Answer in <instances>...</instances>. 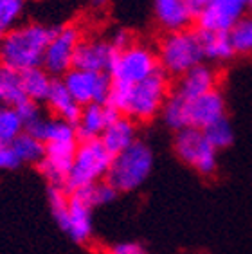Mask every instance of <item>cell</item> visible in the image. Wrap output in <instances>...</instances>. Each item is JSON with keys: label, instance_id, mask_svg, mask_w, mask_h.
<instances>
[{"label": "cell", "instance_id": "cell-3", "mask_svg": "<svg viewBox=\"0 0 252 254\" xmlns=\"http://www.w3.org/2000/svg\"><path fill=\"white\" fill-rule=\"evenodd\" d=\"M153 170V152L144 141H135L128 150L114 157L105 181L119 193H131L148 181Z\"/></svg>", "mask_w": 252, "mask_h": 254}, {"label": "cell", "instance_id": "cell-37", "mask_svg": "<svg viewBox=\"0 0 252 254\" xmlns=\"http://www.w3.org/2000/svg\"><path fill=\"white\" fill-rule=\"evenodd\" d=\"M4 34H5V29L0 25V42H2V38H4Z\"/></svg>", "mask_w": 252, "mask_h": 254}, {"label": "cell", "instance_id": "cell-19", "mask_svg": "<svg viewBox=\"0 0 252 254\" xmlns=\"http://www.w3.org/2000/svg\"><path fill=\"white\" fill-rule=\"evenodd\" d=\"M45 103H47L49 110L54 114V118L67 121L76 127V123L81 116V107L74 101V98L70 96V92L67 90L62 79H54Z\"/></svg>", "mask_w": 252, "mask_h": 254}, {"label": "cell", "instance_id": "cell-11", "mask_svg": "<svg viewBox=\"0 0 252 254\" xmlns=\"http://www.w3.org/2000/svg\"><path fill=\"white\" fill-rule=\"evenodd\" d=\"M79 142H49L45 144V157L38 164V171L42 173L49 186H65L70 168H72L76 150Z\"/></svg>", "mask_w": 252, "mask_h": 254}, {"label": "cell", "instance_id": "cell-1", "mask_svg": "<svg viewBox=\"0 0 252 254\" xmlns=\"http://www.w3.org/2000/svg\"><path fill=\"white\" fill-rule=\"evenodd\" d=\"M170 98V81L162 70L137 85H114L108 98V105L131 121H151L157 118L164 103Z\"/></svg>", "mask_w": 252, "mask_h": 254}, {"label": "cell", "instance_id": "cell-26", "mask_svg": "<svg viewBox=\"0 0 252 254\" xmlns=\"http://www.w3.org/2000/svg\"><path fill=\"white\" fill-rule=\"evenodd\" d=\"M236 54H252V15H243L229 31Z\"/></svg>", "mask_w": 252, "mask_h": 254}, {"label": "cell", "instance_id": "cell-4", "mask_svg": "<svg viewBox=\"0 0 252 254\" xmlns=\"http://www.w3.org/2000/svg\"><path fill=\"white\" fill-rule=\"evenodd\" d=\"M157 56L160 70L166 76H184L193 67L204 64L198 33L191 29L166 33L160 40Z\"/></svg>", "mask_w": 252, "mask_h": 254}, {"label": "cell", "instance_id": "cell-34", "mask_svg": "<svg viewBox=\"0 0 252 254\" xmlns=\"http://www.w3.org/2000/svg\"><path fill=\"white\" fill-rule=\"evenodd\" d=\"M110 44L116 51H121V49H126L128 45L133 44V40H131V34L126 29H117L116 33L112 34Z\"/></svg>", "mask_w": 252, "mask_h": 254}, {"label": "cell", "instance_id": "cell-13", "mask_svg": "<svg viewBox=\"0 0 252 254\" xmlns=\"http://www.w3.org/2000/svg\"><path fill=\"white\" fill-rule=\"evenodd\" d=\"M117 51L112 47L110 40H81L74 58V68L92 70V72H108Z\"/></svg>", "mask_w": 252, "mask_h": 254}, {"label": "cell", "instance_id": "cell-25", "mask_svg": "<svg viewBox=\"0 0 252 254\" xmlns=\"http://www.w3.org/2000/svg\"><path fill=\"white\" fill-rule=\"evenodd\" d=\"M162 121L168 128L175 130V132H180L188 128V119H186V99L179 94H170L168 101L164 103V108H162Z\"/></svg>", "mask_w": 252, "mask_h": 254}, {"label": "cell", "instance_id": "cell-33", "mask_svg": "<svg viewBox=\"0 0 252 254\" xmlns=\"http://www.w3.org/2000/svg\"><path fill=\"white\" fill-rule=\"evenodd\" d=\"M108 254H144V249L137 242H121V244L112 245Z\"/></svg>", "mask_w": 252, "mask_h": 254}, {"label": "cell", "instance_id": "cell-9", "mask_svg": "<svg viewBox=\"0 0 252 254\" xmlns=\"http://www.w3.org/2000/svg\"><path fill=\"white\" fill-rule=\"evenodd\" d=\"M81 33L74 25H62L56 27L53 33V38L49 42L47 49L44 54V64L42 67L51 76H65L68 70L74 68V58L78 45L81 44Z\"/></svg>", "mask_w": 252, "mask_h": 254}, {"label": "cell", "instance_id": "cell-7", "mask_svg": "<svg viewBox=\"0 0 252 254\" xmlns=\"http://www.w3.org/2000/svg\"><path fill=\"white\" fill-rule=\"evenodd\" d=\"M173 150L186 166L193 168L202 177H211L218 170V150L207 141L204 130L184 128L177 132Z\"/></svg>", "mask_w": 252, "mask_h": 254}, {"label": "cell", "instance_id": "cell-5", "mask_svg": "<svg viewBox=\"0 0 252 254\" xmlns=\"http://www.w3.org/2000/svg\"><path fill=\"white\" fill-rule=\"evenodd\" d=\"M112 161H114V155L105 148L101 139L79 141L72 168L63 188L68 193H74L81 188L105 181L112 166Z\"/></svg>", "mask_w": 252, "mask_h": 254}, {"label": "cell", "instance_id": "cell-16", "mask_svg": "<svg viewBox=\"0 0 252 254\" xmlns=\"http://www.w3.org/2000/svg\"><path fill=\"white\" fill-rule=\"evenodd\" d=\"M216 83H218L216 70L207 64H200L188 70L184 76H180L175 94H179L186 99H194L216 90Z\"/></svg>", "mask_w": 252, "mask_h": 254}, {"label": "cell", "instance_id": "cell-36", "mask_svg": "<svg viewBox=\"0 0 252 254\" xmlns=\"http://www.w3.org/2000/svg\"><path fill=\"white\" fill-rule=\"evenodd\" d=\"M105 4H107V0H92L94 7H103Z\"/></svg>", "mask_w": 252, "mask_h": 254}, {"label": "cell", "instance_id": "cell-38", "mask_svg": "<svg viewBox=\"0 0 252 254\" xmlns=\"http://www.w3.org/2000/svg\"><path fill=\"white\" fill-rule=\"evenodd\" d=\"M251 5H252V0H251Z\"/></svg>", "mask_w": 252, "mask_h": 254}, {"label": "cell", "instance_id": "cell-10", "mask_svg": "<svg viewBox=\"0 0 252 254\" xmlns=\"http://www.w3.org/2000/svg\"><path fill=\"white\" fill-rule=\"evenodd\" d=\"M251 0H211V4L196 16L198 29L229 33L231 27L245 15Z\"/></svg>", "mask_w": 252, "mask_h": 254}, {"label": "cell", "instance_id": "cell-6", "mask_svg": "<svg viewBox=\"0 0 252 254\" xmlns=\"http://www.w3.org/2000/svg\"><path fill=\"white\" fill-rule=\"evenodd\" d=\"M159 56L151 47L144 44L128 45L126 49L117 51L114 56L108 74L114 85H137L159 72Z\"/></svg>", "mask_w": 252, "mask_h": 254}, {"label": "cell", "instance_id": "cell-31", "mask_svg": "<svg viewBox=\"0 0 252 254\" xmlns=\"http://www.w3.org/2000/svg\"><path fill=\"white\" fill-rule=\"evenodd\" d=\"M16 112H18L20 119L24 123V130L44 118V112H42V108H40V103L31 101V99H25L24 103H20L18 107H16Z\"/></svg>", "mask_w": 252, "mask_h": 254}, {"label": "cell", "instance_id": "cell-18", "mask_svg": "<svg viewBox=\"0 0 252 254\" xmlns=\"http://www.w3.org/2000/svg\"><path fill=\"white\" fill-rule=\"evenodd\" d=\"M135 141H139L135 121H131L125 116H119L101 135V142L114 157L128 150Z\"/></svg>", "mask_w": 252, "mask_h": 254}, {"label": "cell", "instance_id": "cell-27", "mask_svg": "<svg viewBox=\"0 0 252 254\" xmlns=\"http://www.w3.org/2000/svg\"><path fill=\"white\" fill-rule=\"evenodd\" d=\"M20 133H24V123L20 119L16 108L0 105V142L13 144Z\"/></svg>", "mask_w": 252, "mask_h": 254}, {"label": "cell", "instance_id": "cell-22", "mask_svg": "<svg viewBox=\"0 0 252 254\" xmlns=\"http://www.w3.org/2000/svg\"><path fill=\"white\" fill-rule=\"evenodd\" d=\"M25 99L20 72L0 64V105L16 108Z\"/></svg>", "mask_w": 252, "mask_h": 254}, {"label": "cell", "instance_id": "cell-14", "mask_svg": "<svg viewBox=\"0 0 252 254\" xmlns=\"http://www.w3.org/2000/svg\"><path fill=\"white\" fill-rule=\"evenodd\" d=\"M121 114L116 108L103 103V105H88L81 108V116L76 123V132H78L79 141H92V139H101L112 123L116 121Z\"/></svg>", "mask_w": 252, "mask_h": 254}, {"label": "cell", "instance_id": "cell-30", "mask_svg": "<svg viewBox=\"0 0 252 254\" xmlns=\"http://www.w3.org/2000/svg\"><path fill=\"white\" fill-rule=\"evenodd\" d=\"M25 11V0H0V25L5 31L18 25Z\"/></svg>", "mask_w": 252, "mask_h": 254}, {"label": "cell", "instance_id": "cell-23", "mask_svg": "<svg viewBox=\"0 0 252 254\" xmlns=\"http://www.w3.org/2000/svg\"><path fill=\"white\" fill-rule=\"evenodd\" d=\"M11 146H13V150H15L16 157H18V161L22 164H36L38 166L45 157V142L27 132L20 133Z\"/></svg>", "mask_w": 252, "mask_h": 254}, {"label": "cell", "instance_id": "cell-17", "mask_svg": "<svg viewBox=\"0 0 252 254\" xmlns=\"http://www.w3.org/2000/svg\"><path fill=\"white\" fill-rule=\"evenodd\" d=\"M153 15L157 24L168 33L188 29L194 20L186 0H153Z\"/></svg>", "mask_w": 252, "mask_h": 254}, {"label": "cell", "instance_id": "cell-24", "mask_svg": "<svg viewBox=\"0 0 252 254\" xmlns=\"http://www.w3.org/2000/svg\"><path fill=\"white\" fill-rule=\"evenodd\" d=\"M74 195L79 196L85 204L90 205L94 209V207H101V205L112 204V202L117 198L119 191L114 186H110L107 181H101V182H96V184H90V186H87V188H81V190H78V191H74Z\"/></svg>", "mask_w": 252, "mask_h": 254}, {"label": "cell", "instance_id": "cell-8", "mask_svg": "<svg viewBox=\"0 0 252 254\" xmlns=\"http://www.w3.org/2000/svg\"><path fill=\"white\" fill-rule=\"evenodd\" d=\"M67 90L79 107L108 103L112 92V79L108 72H92L72 68L62 78Z\"/></svg>", "mask_w": 252, "mask_h": 254}, {"label": "cell", "instance_id": "cell-12", "mask_svg": "<svg viewBox=\"0 0 252 254\" xmlns=\"http://www.w3.org/2000/svg\"><path fill=\"white\" fill-rule=\"evenodd\" d=\"M186 99V98H184ZM227 105L225 98L218 88L213 92H207L200 98L186 99V119H188V128H198L205 130L207 127L214 125L220 119L227 118L225 116Z\"/></svg>", "mask_w": 252, "mask_h": 254}, {"label": "cell", "instance_id": "cell-2", "mask_svg": "<svg viewBox=\"0 0 252 254\" xmlns=\"http://www.w3.org/2000/svg\"><path fill=\"white\" fill-rule=\"evenodd\" d=\"M53 27L38 22L11 27L9 31H5L0 42V64L16 72L42 67L45 49L53 38Z\"/></svg>", "mask_w": 252, "mask_h": 254}, {"label": "cell", "instance_id": "cell-35", "mask_svg": "<svg viewBox=\"0 0 252 254\" xmlns=\"http://www.w3.org/2000/svg\"><path fill=\"white\" fill-rule=\"evenodd\" d=\"M188 2V5H189V9H191V13L194 15V18L202 13V11L207 7L209 4H211V0H186Z\"/></svg>", "mask_w": 252, "mask_h": 254}, {"label": "cell", "instance_id": "cell-21", "mask_svg": "<svg viewBox=\"0 0 252 254\" xmlns=\"http://www.w3.org/2000/svg\"><path fill=\"white\" fill-rule=\"evenodd\" d=\"M20 78H22V88H24L25 98L36 103H45L54 79L44 67L24 70V72H20Z\"/></svg>", "mask_w": 252, "mask_h": 254}, {"label": "cell", "instance_id": "cell-32", "mask_svg": "<svg viewBox=\"0 0 252 254\" xmlns=\"http://www.w3.org/2000/svg\"><path fill=\"white\" fill-rule=\"evenodd\" d=\"M20 166H22V162L18 161L13 146L0 142V171H11Z\"/></svg>", "mask_w": 252, "mask_h": 254}, {"label": "cell", "instance_id": "cell-15", "mask_svg": "<svg viewBox=\"0 0 252 254\" xmlns=\"http://www.w3.org/2000/svg\"><path fill=\"white\" fill-rule=\"evenodd\" d=\"M63 233L72 240L74 244L79 245L88 244L92 238V207L85 204L74 193H68V218Z\"/></svg>", "mask_w": 252, "mask_h": 254}, {"label": "cell", "instance_id": "cell-28", "mask_svg": "<svg viewBox=\"0 0 252 254\" xmlns=\"http://www.w3.org/2000/svg\"><path fill=\"white\" fill-rule=\"evenodd\" d=\"M47 198L51 215L54 222L58 224L60 229H65L68 218V191L63 186H49L47 188Z\"/></svg>", "mask_w": 252, "mask_h": 254}, {"label": "cell", "instance_id": "cell-20", "mask_svg": "<svg viewBox=\"0 0 252 254\" xmlns=\"http://www.w3.org/2000/svg\"><path fill=\"white\" fill-rule=\"evenodd\" d=\"M200 40V47L204 60L213 64H222L234 56L233 44L229 38V33H218V31H196Z\"/></svg>", "mask_w": 252, "mask_h": 254}, {"label": "cell", "instance_id": "cell-29", "mask_svg": "<svg viewBox=\"0 0 252 254\" xmlns=\"http://www.w3.org/2000/svg\"><path fill=\"white\" fill-rule=\"evenodd\" d=\"M204 133H205V137H207V141L214 146V150H218V152L229 148L234 142L233 125L229 123L227 118L220 119V121H216L214 125L207 127L204 130Z\"/></svg>", "mask_w": 252, "mask_h": 254}]
</instances>
